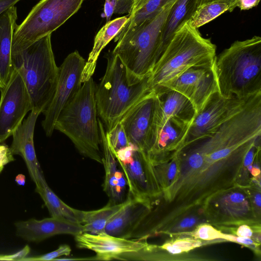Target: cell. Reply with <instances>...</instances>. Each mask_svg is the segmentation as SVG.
<instances>
[{
	"instance_id": "6da1fadb",
	"label": "cell",
	"mask_w": 261,
	"mask_h": 261,
	"mask_svg": "<svg viewBox=\"0 0 261 261\" xmlns=\"http://www.w3.org/2000/svg\"><path fill=\"white\" fill-rule=\"evenodd\" d=\"M214 70L218 92L225 98L261 92V38L234 41L216 56Z\"/></svg>"
},
{
	"instance_id": "7a4b0ae2",
	"label": "cell",
	"mask_w": 261,
	"mask_h": 261,
	"mask_svg": "<svg viewBox=\"0 0 261 261\" xmlns=\"http://www.w3.org/2000/svg\"><path fill=\"white\" fill-rule=\"evenodd\" d=\"M149 76L132 82L120 58L112 52L109 55L105 73L95 91L97 114L106 132L152 92Z\"/></svg>"
},
{
	"instance_id": "3957f363",
	"label": "cell",
	"mask_w": 261,
	"mask_h": 261,
	"mask_svg": "<svg viewBox=\"0 0 261 261\" xmlns=\"http://www.w3.org/2000/svg\"><path fill=\"white\" fill-rule=\"evenodd\" d=\"M216 46L204 38L189 20L174 33L149 76L152 90L193 67H213Z\"/></svg>"
},
{
	"instance_id": "277c9868",
	"label": "cell",
	"mask_w": 261,
	"mask_h": 261,
	"mask_svg": "<svg viewBox=\"0 0 261 261\" xmlns=\"http://www.w3.org/2000/svg\"><path fill=\"white\" fill-rule=\"evenodd\" d=\"M83 84L74 98L60 114L55 129L68 137L82 155L102 164L95 100L96 86L92 77Z\"/></svg>"
},
{
	"instance_id": "5b68a950",
	"label": "cell",
	"mask_w": 261,
	"mask_h": 261,
	"mask_svg": "<svg viewBox=\"0 0 261 261\" xmlns=\"http://www.w3.org/2000/svg\"><path fill=\"white\" fill-rule=\"evenodd\" d=\"M176 1L167 4L153 18L127 31L117 42L112 53L124 63L132 82L149 75L164 52L163 30Z\"/></svg>"
},
{
	"instance_id": "8992f818",
	"label": "cell",
	"mask_w": 261,
	"mask_h": 261,
	"mask_svg": "<svg viewBox=\"0 0 261 261\" xmlns=\"http://www.w3.org/2000/svg\"><path fill=\"white\" fill-rule=\"evenodd\" d=\"M11 58L13 68L21 75L30 94L32 110L43 113L54 96L59 70L52 49L51 34L12 52Z\"/></svg>"
},
{
	"instance_id": "52a82bcc",
	"label": "cell",
	"mask_w": 261,
	"mask_h": 261,
	"mask_svg": "<svg viewBox=\"0 0 261 261\" xmlns=\"http://www.w3.org/2000/svg\"><path fill=\"white\" fill-rule=\"evenodd\" d=\"M84 0H42L36 4L13 35L12 53L24 49L51 34L80 9Z\"/></svg>"
},
{
	"instance_id": "ba28073f",
	"label": "cell",
	"mask_w": 261,
	"mask_h": 261,
	"mask_svg": "<svg viewBox=\"0 0 261 261\" xmlns=\"http://www.w3.org/2000/svg\"><path fill=\"white\" fill-rule=\"evenodd\" d=\"M113 153L125 178L128 192L136 199L151 205L161 191L146 154L131 144Z\"/></svg>"
},
{
	"instance_id": "9c48e42d",
	"label": "cell",
	"mask_w": 261,
	"mask_h": 261,
	"mask_svg": "<svg viewBox=\"0 0 261 261\" xmlns=\"http://www.w3.org/2000/svg\"><path fill=\"white\" fill-rule=\"evenodd\" d=\"M86 62L79 51L75 50L69 54L59 67L58 82L54 96L43 112L44 119L42 125L47 136H51L60 114L80 91Z\"/></svg>"
},
{
	"instance_id": "30bf717a",
	"label": "cell",
	"mask_w": 261,
	"mask_h": 261,
	"mask_svg": "<svg viewBox=\"0 0 261 261\" xmlns=\"http://www.w3.org/2000/svg\"><path fill=\"white\" fill-rule=\"evenodd\" d=\"M0 90V143H2L12 135L33 107L24 82L14 68L7 85Z\"/></svg>"
},
{
	"instance_id": "8fae6325",
	"label": "cell",
	"mask_w": 261,
	"mask_h": 261,
	"mask_svg": "<svg viewBox=\"0 0 261 261\" xmlns=\"http://www.w3.org/2000/svg\"><path fill=\"white\" fill-rule=\"evenodd\" d=\"M249 96L228 98L222 96L218 92L214 93L200 111L196 114L180 149L211 136Z\"/></svg>"
},
{
	"instance_id": "7c38bea8",
	"label": "cell",
	"mask_w": 261,
	"mask_h": 261,
	"mask_svg": "<svg viewBox=\"0 0 261 261\" xmlns=\"http://www.w3.org/2000/svg\"><path fill=\"white\" fill-rule=\"evenodd\" d=\"M160 87L173 90L184 95L192 103L196 114L210 97L218 92L214 66L191 67Z\"/></svg>"
},
{
	"instance_id": "4fadbf2b",
	"label": "cell",
	"mask_w": 261,
	"mask_h": 261,
	"mask_svg": "<svg viewBox=\"0 0 261 261\" xmlns=\"http://www.w3.org/2000/svg\"><path fill=\"white\" fill-rule=\"evenodd\" d=\"M154 108L155 94L152 90L120 122L130 144L146 155L151 148L155 139Z\"/></svg>"
},
{
	"instance_id": "5bb4252c",
	"label": "cell",
	"mask_w": 261,
	"mask_h": 261,
	"mask_svg": "<svg viewBox=\"0 0 261 261\" xmlns=\"http://www.w3.org/2000/svg\"><path fill=\"white\" fill-rule=\"evenodd\" d=\"M79 248L96 253L97 260H112L123 253L138 251L147 244L144 240L124 239L105 232L93 234L82 232L74 236Z\"/></svg>"
},
{
	"instance_id": "9a60e30c",
	"label": "cell",
	"mask_w": 261,
	"mask_h": 261,
	"mask_svg": "<svg viewBox=\"0 0 261 261\" xmlns=\"http://www.w3.org/2000/svg\"><path fill=\"white\" fill-rule=\"evenodd\" d=\"M153 91L155 94V138L159 129L169 119H174L189 124L192 123L196 111L186 97L177 91L164 87Z\"/></svg>"
},
{
	"instance_id": "2e32d148",
	"label": "cell",
	"mask_w": 261,
	"mask_h": 261,
	"mask_svg": "<svg viewBox=\"0 0 261 261\" xmlns=\"http://www.w3.org/2000/svg\"><path fill=\"white\" fill-rule=\"evenodd\" d=\"M16 234L28 242H39L58 234L75 236L84 232L83 226L65 219L46 218L42 220L31 219L15 223Z\"/></svg>"
},
{
	"instance_id": "e0dca14e",
	"label": "cell",
	"mask_w": 261,
	"mask_h": 261,
	"mask_svg": "<svg viewBox=\"0 0 261 261\" xmlns=\"http://www.w3.org/2000/svg\"><path fill=\"white\" fill-rule=\"evenodd\" d=\"M40 114L34 110L31 111L28 117L13 133V141L10 147L13 155H19L23 158L35 184L44 177L37 159L34 144L35 126Z\"/></svg>"
},
{
	"instance_id": "ac0fdd59",
	"label": "cell",
	"mask_w": 261,
	"mask_h": 261,
	"mask_svg": "<svg viewBox=\"0 0 261 261\" xmlns=\"http://www.w3.org/2000/svg\"><path fill=\"white\" fill-rule=\"evenodd\" d=\"M191 124L170 119L162 125L146 154L151 165L168 160L181 147Z\"/></svg>"
},
{
	"instance_id": "d6986e66",
	"label": "cell",
	"mask_w": 261,
	"mask_h": 261,
	"mask_svg": "<svg viewBox=\"0 0 261 261\" xmlns=\"http://www.w3.org/2000/svg\"><path fill=\"white\" fill-rule=\"evenodd\" d=\"M150 206L136 199L128 192L124 205L109 221L104 232L119 238L132 239L148 214Z\"/></svg>"
},
{
	"instance_id": "ffe728a7",
	"label": "cell",
	"mask_w": 261,
	"mask_h": 261,
	"mask_svg": "<svg viewBox=\"0 0 261 261\" xmlns=\"http://www.w3.org/2000/svg\"><path fill=\"white\" fill-rule=\"evenodd\" d=\"M98 123L102 147V164L105 172L103 190L109 197V202L121 203L126 199L127 182L122 172L117 168L118 163L108 143L104 125L99 119Z\"/></svg>"
},
{
	"instance_id": "44dd1931",
	"label": "cell",
	"mask_w": 261,
	"mask_h": 261,
	"mask_svg": "<svg viewBox=\"0 0 261 261\" xmlns=\"http://www.w3.org/2000/svg\"><path fill=\"white\" fill-rule=\"evenodd\" d=\"M17 9L13 6L0 15V90L7 85L13 70L12 43L17 27Z\"/></svg>"
},
{
	"instance_id": "7402d4cb",
	"label": "cell",
	"mask_w": 261,
	"mask_h": 261,
	"mask_svg": "<svg viewBox=\"0 0 261 261\" xmlns=\"http://www.w3.org/2000/svg\"><path fill=\"white\" fill-rule=\"evenodd\" d=\"M127 19L128 16H125L110 20L97 32L94 38L93 48L89 55L82 72V83L92 77L101 51L115 37L127 21Z\"/></svg>"
},
{
	"instance_id": "603a6c76",
	"label": "cell",
	"mask_w": 261,
	"mask_h": 261,
	"mask_svg": "<svg viewBox=\"0 0 261 261\" xmlns=\"http://www.w3.org/2000/svg\"><path fill=\"white\" fill-rule=\"evenodd\" d=\"M35 185L36 192L43 200L51 217L81 224L82 211L69 206L59 198L48 186L44 177Z\"/></svg>"
},
{
	"instance_id": "cb8c5ba5",
	"label": "cell",
	"mask_w": 261,
	"mask_h": 261,
	"mask_svg": "<svg viewBox=\"0 0 261 261\" xmlns=\"http://www.w3.org/2000/svg\"><path fill=\"white\" fill-rule=\"evenodd\" d=\"M201 0H176L167 17L162 33L165 50L176 31L189 20L200 4Z\"/></svg>"
},
{
	"instance_id": "d4e9b609",
	"label": "cell",
	"mask_w": 261,
	"mask_h": 261,
	"mask_svg": "<svg viewBox=\"0 0 261 261\" xmlns=\"http://www.w3.org/2000/svg\"><path fill=\"white\" fill-rule=\"evenodd\" d=\"M125 200L119 204L108 202L105 206L97 210L82 211L81 224L83 226L84 232L93 234L104 232L107 224L123 207Z\"/></svg>"
},
{
	"instance_id": "484cf974",
	"label": "cell",
	"mask_w": 261,
	"mask_h": 261,
	"mask_svg": "<svg viewBox=\"0 0 261 261\" xmlns=\"http://www.w3.org/2000/svg\"><path fill=\"white\" fill-rule=\"evenodd\" d=\"M173 1L146 0L138 9L128 15L127 21L114 38V42H117L127 31L156 16Z\"/></svg>"
},
{
	"instance_id": "4316f807",
	"label": "cell",
	"mask_w": 261,
	"mask_h": 261,
	"mask_svg": "<svg viewBox=\"0 0 261 261\" xmlns=\"http://www.w3.org/2000/svg\"><path fill=\"white\" fill-rule=\"evenodd\" d=\"M228 5L223 2L204 3L199 5L189 21L193 27L198 29L222 13L228 11Z\"/></svg>"
},
{
	"instance_id": "83f0119b",
	"label": "cell",
	"mask_w": 261,
	"mask_h": 261,
	"mask_svg": "<svg viewBox=\"0 0 261 261\" xmlns=\"http://www.w3.org/2000/svg\"><path fill=\"white\" fill-rule=\"evenodd\" d=\"M224 211L235 217H242L249 211V206L244 195L240 192L229 194L222 199ZM233 216V217H234Z\"/></svg>"
},
{
	"instance_id": "f1b7e54d",
	"label": "cell",
	"mask_w": 261,
	"mask_h": 261,
	"mask_svg": "<svg viewBox=\"0 0 261 261\" xmlns=\"http://www.w3.org/2000/svg\"><path fill=\"white\" fill-rule=\"evenodd\" d=\"M133 5V0H105L103 15L106 18V21H109L114 14H130Z\"/></svg>"
},
{
	"instance_id": "f546056e",
	"label": "cell",
	"mask_w": 261,
	"mask_h": 261,
	"mask_svg": "<svg viewBox=\"0 0 261 261\" xmlns=\"http://www.w3.org/2000/svg\"><path fill=\"white\" fill-rule=\"evenodd\" d=\"M106 133L108 143L113 153L130 144L120 122H119L112 130Z\"/></svg>"
},
{
	"instance_id": "4dcf8cb0",
	"label": "cell",
	"mask_w": 261,
	"mask_h": 261,
	"mask_svg": "<svg viewBox=\"0 0 261 261\" xmlns=\"http://www.w3.org/2000/svg\"><path fill=\"white\" fill-rule=\"evenodd\" d=\"M201 245V242L198 240L182 238L167 242L160 247L172 254H180L183 252L189 251Z\"/></svg>"
},
{
	"instance_id": "1f68e13d",
	"label": "cell",
	"mask_w": 261,
	"mask_h": 261,
	"mask_svg": "<svg viewBox=\"0 0 261 261\" xmlns=\"http://www.w3.org/2000/svg\"><path fill=\"white\" fill-rule=\"evenodd\" d=\"M193 236L196 238L210 241L217 239L227 240L228 234L222 233L210 224H202L198 226Z\"/></svg>"
},
{
	"instance_id": "d6a6232c",
	"label": "cell",
	"mask_w": 261,
	"mask_h": 261,
	"mask_svg": "<svg viewBox=\"0 0 261 261\" xmlns=\"http://www.w3.org/2000/svg\"><path fill=\"white\" fill-rule=\"evenodd\" d=\"M71 249L68 245H61L56 250L47 253L46 254L33 256L25 257L20 260L22 261H45V260H55L62 256H68L70 254Z\"/></svg>"
},
{
	"instance_id": "836d02e7",
	"label": "cell",
	"mask_w": 261,
	"mask_h": 261,
	"mask_svg": "<svg viewBox=\"0 0 261 261\" xmlns=\"http://www.w3.org/2000/svg\"><path fill=\"white\" fill-rule=\"evenodd\" d=\"M14 160L13 154L12 153L10 147L5 144L0 145V173L6 164Z\"/></svg>"
},
{
	"instance_id": "e575fe53",
	"label": "cell",
	"mask_w": 261,
	"mask_h": 261,
	"mask_svg": "<svg viewBox=\"0 0 261 261\" xmlns=\"http://www.w3.org/2000/svg\"><path fill=\"white\" fill-rule=\"evenodd\" d=\"M30 251V247L27 245L21 250L13 254H0V260H20L27 256Z\"/></svg>"
},
{
	"instance_id": "d590c367",
	"label": "cell",
	"mask_w": 261,
	"mask_h": 261,
	"mask_svg": "<svg viewBox=\"0 0 261 261\" xmlns=\"http://www.w3.org/2000/svg\"><path fill=\"white\" fill-rule=\"evenodd\" d=\"M171 162L169 163L168 168L167 169V176L168 179L169 184L172 182L175 179L177 172V162L176 158L173 153L170 157ZM167 185L166 187L168 185Z\"/></svg>"
},
{
	"instance_id": "8d00e7d4",
	"label": "cell",
	"mask_w": 261,
	"mask_h": 261,
	"mask_svg": "<svg viewBox=\"0 0 261 261\" xmlns=\"http://www.w3.org/2000/svg\"><path fill=\"white\" fill-rule=\"evenodd\" d=\"M260 0H237L236 7L241 10H246L253 8L258 5Z\"/></svg>"
},
{
	"instance_id": "74e56055",
	"label": "cell",
	"mask_w": 261,
	"mask_h": 261,
	"mask_svg": "<svg viewBox=\"0 0 261 261\" xmlns=\"http://www.w3.org/2000/svg\"><path fill=\"white\" fill-rule=\"evenodd\" d=\"M252 233L253 230L246 224L240 225L237 230V236L238 237L251 238Z\"/></svg>"
},
{
	"instance_id": "f35d334b",
	"label": "cell",
	"mask_w": 261,
	"mask_h": 261,
	"mask_svg": "<svg viewBox=\"0 0 261 261\" xmlns=\"http://www.w3.org/2000/svg\"><path fill=\"white\" fill-rule=\"evenodd\" d=\"M229 241L236 242L246 245H252L254 244L253 241L250 238L236 237L229 235Z\"/></svg>"
},
{
	"instance_id": "ab89813d",
	"label": "cell",
	"mask_w": 261,
	"mask_h": 261,
	"mask_svg": "<svg viewBox=\"0 0 261 261\" xmlns=\"http://www.w3.org/2000/svg\"><path fill=\"white\" fill-rule=\"evenodd\" d=\"M20 0H0V15Z\"/></svg>"
},
{
	"instance_id": "60d3db41",
	"label": "cell",
	"mask_w": 261,
	"mask_h": 261,
	"mask_svg": "<svg viewBox=\"0 0 261 261\" xmlns=\"http://www.w3.org/2000/svg\"><path fill=\"white\" fill-rule=\"evenodd\" d=\"M214 2H221L226 3L229 6L228 11L229 12H232L236 8V4L237 0H201L200 5L204 3Z\"/></svg>"
},
{
	"instance_id": "b9f144b4",
	"label": "cell",
	"mask_w": 261,
	"mask_h": 261,
	"mask_svg": "<svg viewBox=\"0 0 261 261\" xmlns=\"http://www.w3.org/2000/svg\"><path fill=\"white\" fill-rule=\"evenodd\" d=\"M196 220L194 218H184L179 224V227L181 229L189 228L193 226L196 223Z\"/></svg>"
},
{
	"instance_id": "7bdbcfd3",
	"label": "cell",
	"mask_w": 261,
	"mask_h": 261,
	"mask_svg": "<svg viewBox=\"0 0 261 261\" xmlns=\"http://www.w3.org/2000/svg\"><path fill=\"white\" fill-rule=\"evenodd\" d=\"M145 1L146 0H133L134 5L132 13L130 14L134 13L137 9H138L143 5Z\"/></svg>"
},
{
	"instance_id": "ee69618b",
	"label": "cell",
	"mask_w": 261,
	"mask_h": 261,
	"mask_svg": "<svg viewBox=\"0 0 261 261\" xmlns=\"http://www.w3.org/2000/svg\"><path fill=\"white\" fill-rule=\"evenodd\" d=\"M15 181L19 185H24L25 184V176L22 174H19L16 177Z\"/></svg>"
},
{
	"instance_id": "f6af8a7d",
	"label": "cell",
	"mask_w": 261,
	"mask_h": 261,
	"mask_svg": "<svg viewBox=\"0 0 261 261\" xmlns=\"http://www.w3.org/2000/svg\"><path fill=\"white\" fill-rule=\"evenodd\" d=\"M254 202L255 204L259 207H260L261 204V196L260 193H257L254 198Z\"/></svg>"
}]
</instances>
